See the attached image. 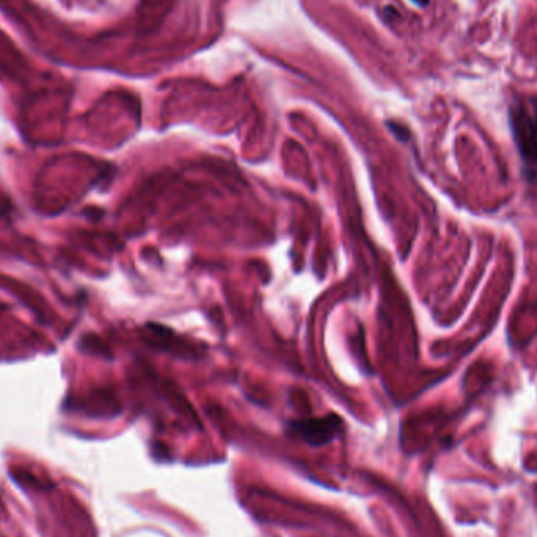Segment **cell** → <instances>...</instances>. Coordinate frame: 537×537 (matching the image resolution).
Segmentation results:
<instances>
[{
	"label": "cell",
	"mask_w": 537,
	"mask_h": 537,
	"mask_svg": "<svg viewBox=\"0 0 537 537\" xmlns=\"http://www.w3.org/2000/svg\"><path fill=\"white\" fill-rule=\"evenodd\" d=\"M514 142L528 169L537 165V121L523 106H513L509 112Z\"/></svg>",
	"instance_id": "obj_1"
},
{
	"label": "cell",
	"mask_w": 537,
	"mask_h": 537,
	"mask_svg": "<svg viewBox=\"0 0 537 537\" xmlns=\"http://www.w3.org/2000/svg\"><path fill=\"white\" fill-rule=\"evenodd\" d=\"M291 429L297 437H301L310 445L322 447L329 441H332L341 432L343 421L337 415H329V417L318 418V420L292 422Z\"/></svg>",
	"instance_id": "obj_2"
},
{
	"label": "cell",
	"mask_w": 537,
	"mask_h": 537,
	"mask_svg": "<svg viewBox=\"0 0 537 537\" xmlns=\"http://www.w3.org/2000/svg\"><path fill=\"white\" fill-rule=\"evenodd\" d=\"M413 2H415V4H418V5H426L429 0H413Z\"/></svg>",
	"instance_id": "obj_3"
}]
</instances>
